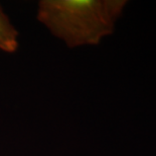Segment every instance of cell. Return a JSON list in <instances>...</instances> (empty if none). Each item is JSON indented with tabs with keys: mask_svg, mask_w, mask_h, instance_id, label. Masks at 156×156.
Masks as SVG:
<instances>
[{
	"mask_svg": "<svg viewBox=\"0 0 156 156\" xmlns=\"http://www.w3.org/2000/svg\"><path fill=\"white\" fill-rule=\"evenodd\" d=\"M126 0H41L36 18L69 48L97 46L115 31Z\"/></svg>",
	"mask_w": 156,
	"mask_h": 156,
	"instance_id": "6da1fadb",
	"label": "cell"
},
{
	"mask_svg": "<svg viewBox=\"0 0 156 156\" xmlns=\"http://www.w3.org/2000/svg\"><path fill=\"white\" fill-rule=\"evenodd\" d=\"M19 48V32L0 5V51L13 54Z\"/></svg>",
	"mask_w": 156,
	"mask_h": 156,
	"instance_id": "7a4b0ae2",
	"label": "cell"
}]
</instances>
